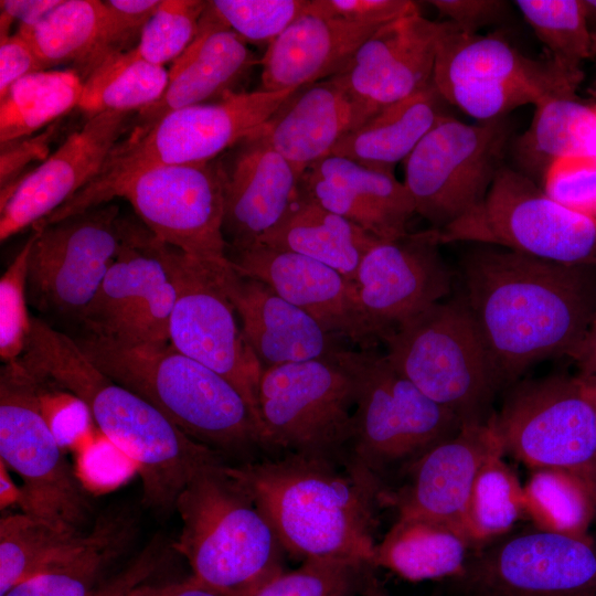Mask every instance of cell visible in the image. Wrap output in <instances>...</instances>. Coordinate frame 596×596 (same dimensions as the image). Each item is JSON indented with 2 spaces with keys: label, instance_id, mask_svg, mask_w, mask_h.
I'll return each instance as SVG.
<instances>
[{
  "label": "cell",
  "instance_id": "49",
  "mask_svg": "<svg viewBox=\"0 0 596 596\" xmlns=\"http://www.w3.org/2000/svg\"><path fill=\"white\" fill-rule=\"evenodd\" d=\"M417 8L409 0H309L308 9L353 23L383 25Z\"/></svg>",
  "mask_w": 596,
  "mask_h": 596
},
{
  "label": "cell",
  "instance_id": "51",
  "mask_svg": "<svg viewBox=\"0 0 596 596\" xmlns=\"http://www.w3.org/2000/svg\"><path fill=\"white\" fill-rule=\"evenodd\" d=\"M437 12L460 31L476 34L485 25L503 18L508 3L501 0H432Z\"/></svg>",
  "mask_w": 596,
  "mask_h": 596
},
{
  "label": "cell",
  "instance_id": "57",
  "mask_svg": "<svg viewBox=\"0 0 596 596\" xmlns=\"http://www.w3.org/2000/svg\"><path fill=\"white\" fill-rule=\"evenodd\" d=\"M157 596H231L216 588H213L195 577L191 576L185 581L159 586Z\"/></svg>",
  "mask_w": 596,
  "mask_h": 596
},
{
  "label": "cell",
  "instance_id": "13",
  "mask_svg": "<svg viewBox=\"0 0 596 596\" xmlns=\"http://www.w3.org/2000/svg\"><path fill=\"white\" fill-rule=\"evenodd\" d=\"M512 131L507 116L477 124L444 116L404 160L416 213L440 230L479 204L504 166Z\"/></svg>",
  "mask_w": 596,
  "mask_h": 596
},
{
  "label": "cell",
  "instance_id": "27",
  "mask_svg": "<svg viewBox=\"0 0 596 596\" xmlns=\"http://www.w3.org/2000/svg\"><path fill=\"white\" fill-rule=\"evenodd\" d=\"M255 64L247 43L204 10L194 40L169 71L166 91L156 103L136 113L130 131H145L173 110L237 93Z\"/></svg>",
  "mask_w": 596,
  "mask_h": 596
},
{
  "label": "cell",
  "instance_id": "32",
  "mask_svg": "<svg viewBox=\"0 0 596 596\" xmlns=\"http://www.w3.org/2000/svg\"><path fill=\"white\" fill-rule=\"evenodd\" d=\"M445 99L433 82L414 95L387 105L345 135L331 156L393 171L446 115Z\"/></svg>",
  "mask_w": 596,
  "mask_h": 596
},
{
  "label": "cell",
  "instance_id": "17",
  "mask_svg": "<svg viewBox=\"0 0 596 596\" xmlns=\"http://www.w3.org/2000/svg\"><path fill=\"white\" fill-rule=\"evenodd\" d=\"M161 242L210 265H226L224 187L217 158L148 170L119 192Z\"/></svg>",
  "mask_w": 596,
  "mask_h": 596
},
{
  "label": "cell",
  "instance_id": "45",
  "mask_svg": "<svg viewBox=\"0 0 596 596\" xmlns=\"http://www.w3.org/2000/svg\"><path fill=\"white\" fill-rule=\"evenodd\" d=\"M365 564L336 558H306L281 571L247 596H355Z\"/></svg>",
  "mask_w": 596,
  "mask_h": 596
},
{
  "label": "cell",
  "instance_id": "60",
  "mask_svg": "<svg viewBox=\"0 0 596 596\" xmlns=\"http://www.w3.org/2000/svg\"><path fill=\"white\" fill-rule=\"evenodd\" d=\"M159 586L140 584L134 587L126 596H157Z\"/></svg>",
  "mask_w": 596,
  "mask_h": 596
},
{
  "label": "cell",
  "instance_id": "61",
  "mask_svg": "<svg viewBox=\"0 0 596 596\" xmlns=\"http://www.w3.org/2000/svg\"><path fill=\"white\" fill-rule=\"evenodd\" d=\"M578 376V375H577ZM583 384H584V387L586 390V393L588 395V397L590 398L594 407H595V411H596V380H592V379H584V377H581L578 376Z\"/></svg>",
  "mask_w": 596,
  "mask_h": 596
},
{
  "label": "cell",
  "instance_id": "23",
  "mask_svg": "<svg viewBox=\"0 0 596 596\" xmlns=\"http://www.w3.org/2000/svg\"><path fill=\"white\" fill-rule=\"evenodd\" d=\"M224 187L227 249L253 246L296 200L301 177L256 129L217 158Z\"/></svg>",
  "mask_w": 596,
  "mask_h": 596
},
{
  "label": "cell",
  "instance_id": "21",
  "mask_svg": "<svg viewBox=\"0 0 596 596\" xmlns=\"http://www.w3.org/2000/svg\"><path fill=\"white\" fill-rule=\"evenodd\" d=\"M504 453L496 413L466 423L409 462L407 480L396 491L385 490L383 505H393L398 519L433 520L464 533L465 511L480 469Z\"/></svg>",
  "mask_w": 596,
  "mask_h": 596
},
{
  "label": "cell",
  "instance_id": "46",
  "mask_svg": "<svg viewBox=\"0 0 596 596\" xmlns=\"http://www.w3.org/2000/svg\"><path fill=\"white\" fill-rule=\"evenodd\" d=\"M32 244L33 233L0 278V358L4 364L23 355L31 332L26 300Z\"/></svg>",
  "mask_w": 596,
  "mask_h": 596
},
{
  "label": "cell",
  "instance_id": "24",
  "mask_svg": "<svg viewBox=\"0 0 596 596\" xmlns=\"http://www.w3.org/2000/svg\"><path fill=\"white\" fill-rule=\"evenodd\" d=\"M439 23L417 7L380 26L356 50L340 76L371 117L433 82Z\"/></svg>",
  "mask_w": 596,
  "mask_h": 596
},
{
  "label": "cell",
  "instance_id": "14",
  "mask_svg": "<svg viewBox=\"0 0 596 596\" xmlns=\"http://www.w3.org/2000/svg\"><path fill=\"white\" fill-rule=\"evenodd\" d=\"M158 247L175 288L169 342L233 384L252 408L260 429L258 387L263 368L246 342L219 279L217 267L224 265L199 262L160 240Z\"/></svg>",
  "mask_w": 596,
  "mask_h": 596
},
{
  "label": "cell",
  "instance_id": "5",
  "mask_svg": "<svg viewBox=\"0 0 596 596\" xmlns=\"http://www.w3.org/2000/svg\"><path fill=\"white\" fill-rule=\"evenodd\" d=\"M297 89L242 91L173 110L145 131H129L91 182L38 225L45 226L108 203L128 182L148 170L219 158L262 127Z\"/></svg>",
  "mask_w": 596,
  "mask_h": 596
},
{
  "label": "cell",
  "instance_id": "31",
  "mask_svg": "<svg viewBox=\"0 0 596 596\" xmlns=\"http://www.w3.org/2000/svg\"><path fill=\"white\" fill-rule=\"evenodd\" d=\"M379 241L300 189L281 221L257 244L307 256L354 281L364 255Z\"/></svg>",
  "mask_w": 596,
  "mask_h": 596
},
{
  "label": "cell",
  "instance_id": "10",
  "mask_svg": "<svg viewBox=\"0 0 596 596\" xmlns=\"http://www.w3.org/2000/svg\"><path fill=\"white\" fill-rule=\"evenodd\" d=\"M356 377V400L345 454L379 478L387 468L412 462L464 425L402 375L373 349H348Z\"/></svg>",
  "mask_w": 596,
  "mask_h": 596
},
{
  "label": "cell",
  "instance_id": "29",
  "mask_svg": "<svg viewBox=\"0 0 596 596\" xmlns=\"http://www.w3.org/2000/svg\"><path fill=\"white\" fill-rule=\"evenodd\" d=\"M379 28L330 18L307 7L268 44L260 61V89L300 88L342 73Z\"/></svg>",
  "mask_w": 596,
  "mask_h": 596
},
{
  "label": "cell",
  "instance_id": "54",
  "mask_svg": "<svg viewBox=\"0 0 596 596\" xmlns=\"http://www.w3.org/2000/svg\"><path fill=\"white\" fill-rule=\"evenodd\" d=\"M62 0H1V13L8 15L13 21L18 20L19 25L31 26L41 21Z\"/></svg>",
  "mask_w": 596,
  "mask_h": 596
},
{
  "label": "cell",
  "instance_id": "9",
  "mask_svg": "<svg viewBox=\"0 0 596 596\" xmlns=\"http://www.w3.org/2000/svg\"><path fill=\"white\" fill-rule=\"evenodd\" d=\"M434 231L439 244L493 245L561 264L596 265V219L558 204L505 164L479 204Z\"/></svg>",
  "mask_w": 596,
  "mask_h": 596
},
{
  "label": "cell",
  "instance_id": "8",
  "mask_svg": "<svg viewBox=\"0 0 596 596\" xmlns=\"http://www.w3.org/2000/svg\"><path fill=\"white\" fill-rule=\"evenodd\" d=\"M583 73L550 57H529L502 35L469 34L439 23L433 84L445 99L479 121L535 107L556 97H575Z\"/></svg>",
  "mask_w": 596,
  "mask_h": 596
},
{
  "label": "cell",
  "instance_id": "12",
  "mask_svg": "<svg viewBox=\"0 0 596 596\" xmlns=\"http://www.w3.org/2000/svg\"><path fill=\"white\" fill-rule=\"evenodd\" d=\"M0 460L22 479V512L84 532L91 505L43 416L38 380L21 359L0 371Z\"/></svg>",
  "mask_w": 596,
  "mask_h": 596
},
{
  "label": "cell",
  "instance_id": "34",
  "mask_svg": "<svg viewBox=\"0 0 596 596\" xmlns=\"http://www.w3.org/2000/svg\"><path fill=\"white\" fill-rule=\"evenodd\" d=\"M470 545L461 531L446 523L397 518L376 543L372 565L411 582L454 579L465 571Z\"/></svg>",
  "mask_w": 596,
  "mask_h": 596
},
{
  "label": "cell",
  "instance_id": "43",
  "mask_svg": "<svg viewBox=\"0 0 596 596\" xmlns=\"http://www.w3.org/2000/svg\"><path fill=\"white\" fill-rule=\"evenodd\" d=\"M206 4L203 0H161L131 49L135 56L160 66L174 62L194 40Z\"/></svg>",
  "mask_w": 596,
  "mask_h": 596
},
{
  "label": "cell",
  "instance_id": "33",
  "mask_svg": "<svg viewBox=\"0 0 596 596\" xmlns=\"http://www.w3.org/2000/svg\"><path fill=\"white\" fill-rule=\"evenodd\" d=\"M166 274L158 238L143 224L130 221L123 246L81 322L88 333L114 337Z\"/></svg>",
  "mask_w": 596,
  "mask_h": 596
},
{
  "label": "cell",
  "instance_id": "50",
  "mask_svg": "<svg viewBox=\"0 0 596 596\" xmlns=\"http://www.w3.org/2000/svg\"><path fill=\"white\" fill-rule=\"evenodd\" d=\"M58 130L56 123L47 126L39 135H31L1 143L0 187L8 190L24 177L30 163L43 162L50 155V145Z\"/></svg>",
  "mask_w": 596,
  "mask_h": 596
},
{
  "label": "cell",
  "instance_id": "53",
  "mask_svg": "<svg viewBox=\"0 0 596 596\" xmlns=\"http://www.w3.org/2000/svg\"><path fill=\"white\" fill-rule=\"evenodd\" d=\"M161 0H107L115 25L126 45L139 38Z\"/></svg>",
  "mask_w": 596,
  "mask_h": 596
},
{
  "label": "cell",
  "instance_id": "56",
  "mask_svg": "<svg viewBox=\"0 0 596 596\" xmlns=\"http://www.w3.org/2000/svg\"><path fill=\"white\" fill-rule=\"evenodd\" d=\"M570 358L578 368V376L596 380V316L584 339Z\"/></svg>",
  "mask_w": 596,
  "mask_h": 596
},
{
  "label": "cell",
  "instance_id": "18",
  "mask_svg": "<svg viewBox=\"0 0 596 596\" xmlns=\"http://www.w3.org/2000/svg\"><path fill=\"white\" fill-rule=\"evenodd\" d=\"M453 581L464 596H596V546L536 528L468 557Z\"/></svg>",
  "mask_w": 596,
  "mask_h": 596
},
{
  "label": "cell",
  "instance_id": "7",
  "mask_svg": "<svg viewBox=\"0 0 596 596\" xmlns=\"http://www.w3.org/2000/svg\"><path fill=\"white\" fill-rule=\"evenodd\" d=\"M389 362L462 424L487 419L501 389L461 294L439 301L381 338Z\"/></svg>",
  "mask_w": 596,
  "mask_h": 596
},
{
  "label": "cell",
  "instance_id": "36",
  "mask_svg": "<svg viewBox=\"0 0 596 596\" xmlns=\"http://www.w3.org/2000/svg\"><path fill=\"white\" fill-rule=\"evenodd\" d=\"M130 531L128 519L99 518L76 550L3 596H94L102 575L126 546Z\"/></svg>",
  "mask_w": 596,
  "mask_h": 596
},
{
  "label": "cell",
  "instance_id": "55",
  "mask_svg": "<svg viewBox=\"0 0 596 596\" xmlns=\"http://www.w3.org/2000/svg\"><path fill=\"white\" fill-rule=\"evenodd\" d=\"M151 566L152 563L148 558H140L117 579L99 588L94 596H126L148 576Z\"/></svg>",
  "mask_w": 596,
  "mask_h": 596
},
{
  "label": "cell",
  "instance_id": "41",
  "mask_svg": "<svg viewBox=\"0 0 596 596\" xmlns=\"http://www.w3.org/2000/svg\"><path fill=\"white\" fill-rule=\"evenodd\" d=\"M502 456L490 458L472 486L462 523L471 545L504 534L525 513L523 486Z\"/></svg>",
  "mask_w": 596,
  "mask_h": 596
},
{
  "label": "cell",
  "instance_id": "58",
  "mask_svg": "<svg viewBox=\"0 0 596 596\" xmlns=\"http://www.w3.org/2000/svg\"><path fill=\"white\" fill-rule=\"evenodd\" d=\"M21 488L17 487L8 472L7 466L0 460V505L1 510L11 504L20 503Z\"/></svg>",
  "mask_w": 596,
  "mask_h": 596
},
{
  "label": "cell",
  "instance_id": "35",
  "mask_svg": "<svg viewBox=\"0 0 596 596\" xmlns=\"http://www.w3.org/2000/svg\"><path fill=\"white\" fill-rule=\"evenodd\" d=\"M509 150L517 170L533 181L541 180L556 159L584 156L596 159V106L575 97H556L535 107L530 127L515 138Z\"/></svg>",
  "mask_w": 596,
  "mask_h": 596
},
{
  "label": "cell",
  "instance_id": "30",
  "mask_svg": "<svg viewBox=\"0 0 596 596\" xmlns=\"http://www.w3.org/2000/svg\"><path fill=\"white\" fill-rule=\"evenodd\" d=\"M17 33L46 68L74 63L85 78L125 47L107 6L98 0H62L38 23L19 25Z\"/></svg>",
  "mask_w": 596,
  "mask_h": 596
},
{
  "label": "cell",
  "instance_id": "26",
  "mask_svg": "<svg viewBox=\"0 0 596 596\" xmlns=\"http://www.w3.org/2000/svg\"><path fill=\"white\" fill-rule=\"evenodd\" d=\"M300 189L327 210L360 226L380 241L408 234L414 201L393 171L329 156L301 177Z\"/></svg>",
  "mask_w": 596,
  "mask_h": 596
},
{
  "label": "cell",
  "instance_id": "22",
  "mask_svg": "<svg viewBox=\"0 0 596 596\" xmlns=\"http://www.w3.org/2000/svg\"><path fill=\"white\" fill-rule=\"evenodd\" d=\"M238 273L259 279L342 340L373 349L379 341L361 307L356 285L307 256L263 244L227 249Z\"/></svg>",
  "mask_w": 596,
  "mask_h": 596
},
{
  "label": "cell",
  "instance_id": "52",
  "mask_svg": "<svg viewBox=\"0 0 596 596\" xmlns=\"http://www.w3.org/2000/svg\"><path fill=\"white\" fill-rule=\"evenodd\" d=\"M47 70L29 42L17 32L0 42V97L20 78Z\"/></svg>",
  "mask_w": 596,
  "mask_h": 596
},
{
  "label": "cell",
  "instance_id": "38",
  "mask_svg": "<svg viewBox=\"0 0 596 596\" xmlns=\"http://www.w3.org/2000/svg\"><path fill=\"white\" fill-rule=\"evenodd\" d=\"M88 532L56 526L28 513L0 520V596L76 550Z\"/></svg>",
  "mask_w": 596,
  "mask_h": 596
},
{
  "label": "cell",
  "instance_id": "47",
  "mask_svg": "<svg viewBox=\"0 0 596 596\" xmlns=\"http://www.w3.org/2000/svg\"><path fill=\"white\" fill-rule=\"evenodd\" d=\"M541 188L558 204L596 219V159L570 156L554 160L542 175Z\"/></svg>",
  "mask_w": 596,
  "mask_h": 596
},
{
  "label": "cell",
  "instance_id": "42",
  "mask_svg": "<svg viewBox=\"0 0 596 596\" xmlns=\"http://www.w3.org/2000/svg\"><path fill=\"white\" fill-rule=\"evenodd\" d=\"M515 7L558 63L579 68L593 56V33L583 0H517Z\"/></svg>",
  "mask_w": 596,
  "mask_h": 596
},
{
  "label": "cell",
  "instance_id": "39",
  "mask_svg": "<svg viewBox=\"0 0 596 596\" xmlns=\"http://www.w3.org/2000/svg\"><path fill=\"white\" fill-rule=\"evenodd\" d=\"M525 513L544 531L588 539L596 479L562 468L534 469L523 486Z\"/></svg>",
  "mask_w": 596,
  "mask_h": 596
},
{
  "label": "cell",
  "instance_id": "62",
  "mask_svg": "<svg viewBox=\"0 0 596 596\" xmlns=\"http://www.w3.org/2000/svg\"><path fill=\"white\" fill-rule=\"evenodd\" d=\"M361 596H389L384 590L380 589L376 586H371L365 589Z\"/></svg>",
  "mask_w": 596,
  "mask_h": 596
},
{
  "label": "cell",
  "instance_id": "3",
  "mask_svg": "<svg viewBox=\"0 0 596 596\" xmlns=\"http://www.w3.org/2000/svg\"><path fill=\"white\" fill-rule=\"evenodd\" d=\"M22 362L35 374L77 396L98 430L140 473L143 502L157 511L174 509L188 481L221 461L216 450L171 423L143 397L98 370L74 339L32 317Z\"/></svg>",
  "mask_w": 596,
  "mask_h": 596
},
{
  "label": "cell",
  "instance_id": "6",
  "mask_svg": "<svg viewBox=\"0 0 596 596\" xmlns=\"http://www.w3.org/2000/svg\"><path fill=\"white\" fill-rule=\"evenodd\" d=\"M174 549L192 576L231 596H247L284 571L277 534L222 461L200 469L179 493Z\"/></svg>",
  "mask_w": 596,
  "mask_h": 596
},
{
  "label": "cell",
  "instance_id": "59",
  "mask_svg": "<svg viewBox=\"0 0 596 596\" xmlns=\"http://www.w3.org/2000/svg\"><path fill=\"white\" fill-rule=\"evenodd\" d=\"M583 6L587 24L592 31V28L596 29V0H583Z\"/></svg>",
  "mask_w": 596,
  "mask_h": 596
},
{
  "label": "cell",
  "instance_id": "40",
  "mask_svg": "<svg viewBox=\"0 0 596 596\" xmlns=\"http://www.w3.org/2000/svg\"><path fill=\"white\" fill-rule=\"evenodd\" d=\"M169 72L135 56L115 53L86 78L78 108L87 118L104 111L137 113L156 103L169 84Z\"/></svg>",
  "mask_w": 596,
  "mask_h": 596
},
{
  "label": "cell",
  "instance_id": "11",
  "mask_svg": "<svg viewBox=\"0 0 596 596\" xmlns=\"http://www.w3.org/2000/svg\"><path fill=\"white\" fill-rule=\"evenodd\" d=\"M263 370L258 415L264 447L306 455L345 454L356 377L345 351Z\"/></svg>",
  "mask_w": 596,
  "mask_h": 596
},
{
  "label": "cell",
  "instance_id": "2",
  "mask_svg": "<svg viewBox=\"0 0 596 596\" xmlns=\"http://www.w3.org/2000/svg\"><path fill=\"white\" fill-rule=\"evenodd\" d=\"M226 469L266 517L285 552L372 565L385 487L339 456L287 453Z\"/></svg>",
  "mask_w": 596,
  "mask_h": 596
},
{
  "label": "cell",
  "instance_id": "19",
  "mask_svg": "<svg viewBox=\"0 0 596 596\" xmlns=\"http://www.w3.org/2000/svg\"><path fill=\"white\" fill-rule=\"evenodd\" d=\"M439 245L432 227L379 241L364 255L354 283L377 340L450 292L451 274Z\"/></svg>",
  "mask_w": 596,
  "mask_h": 596
},
{
  "label": "cell",
  "instance_id": "28",
  "mask_svg": "<svg viewBox=\"0 0 596 596\" xmlns=\"http://www.w3.org/2000/svg\"><path fill=\"white\" fill-rule=\"evenodd\" d=\"M370 117L338 74L298 88L259 130L302 175Z\"/></svg>",
  "mask_w": 596,
  "mask_h": 596
},
{
  "label": "cell",
  "instance_id": "20",
  "mask_svg": "<svg viewBox=\"0 0 596 596\" xmlns=\"http://www.w3.org/2000/svg\"><path fill=\"white\" fill-rule=\"evenodd\" d=\"M136 113L104 111L88 117L78 130L43 162L0 194V240L42 222L98 173Z\"/></svg>",
  "mask_w": 596,
  "mask_h": 596
},
{
  "label": "cell",
  "instance_id": "44",
  "mask_svg": "<svg viewBox=\"0 0 596 596\" xmlns=\"http://www.w3.org/2000/svg\"><path fill=\"white\" fill-rule=\"evenodd\" d=\"M309 4V0H212L205 12L246 43H272Z\"/></svg>",
  "mask_w": 596,
  "mask_h": 596
},
{
  "label": "cell",
  "instance_id": "15",
  "mask_svg": "<svg viewBox=\"0 0 596 596\" xmlns=\"http://www.w3.org/2000/svg\"><path fill=\"white\" fill-rule=\"evenodd\" d=\"M130 221L104 203L33 228L28 299L79 322L116 259Z\"/></svg>",
  "mask_w": 596,
  "mask_h": 596
},
{
  "label": "cell",
  "instance_id": "1",
  "mask_svg": "<svg viewBox=\"0 0 596 596\" xmlns=\"http://www.w3.org/2000/svg\"><path fill=\"white\" fill-rule=\"evenodd\" d=\"M461 296L500 387L576 350L596 316V265H570L478 244L460 259Z\"/></svg>",
  "mask_w": 596,
  "mask_h": 596
},
{
  "label": "cell",
  "instance_id": "16",
  "mask_svg": "<svg viewBox=\"0 0 596 596\" xmlns=\"http://www.w3.org/2000/svg\"><path fill=\"white\" fill-rule=\"evenodd\" d=\"M497 419L504 451L532 470L562 468L596 479V411L578 376L519 384Z\"/></svg>",
  "mask_w": 596,
  "mask_h": 596
},
{
  "label": "cell",
  "instance_id": "63",
  "mask_svg": "<svg viewBox=\"0 0 596 596\" xmlns=\"http://www.w3.org/2000/svg\"><path fill=\"white\" fill-rule=\"evenodd\" d=\"M593 33V56H596V32Z\"/></svg>",
  "mask_w": 596,
  "mask_h": 596
},
{
  "label": "cell",
  "instance_id": "37",
  "mask_svg": "<svg viewBox=\"0 0 596 596\" xmlns=\"http://www.w3.org/2000/svg\"><path fill=\"white\" fill-rule=\"evenodd\" d=\"M83 84L76 70H44L17 81L0 97V142L34 135L77 107Z\"/></svg>",
  "mask_w": 596,
  "mask_h": 596
},
{
  "label": "cell",
  "instance_id": "48",
  "mask_svg": "<svg viewBox=\"0 0 596 596\" xmlns=\"http://www.w3.org/2000/svg\"><path fill=\"white\" fill-rule=\"evenodd\" d=\"M34 375L43 416L61 446L83 445L93 434V418L87 406L71 392Z\"/></svg>",
  "mask_w": 596,
  "mask_h": 596
},
{
  "label": "cell",
  "instance_id": "25",
  "mask_svg": "<svg viewBox=\"0 0 596 596\" xmlns=\"http://www.w3.org/2000/svg\"><path fill=\"white\" fill-rule=\"evenodd\" d=\"M216 272L263 370L328 359L347 349L341 338L264 281L238 273L230 262Z\"/></svg>",
  "mask_w": 596,
  "mask_h": 596
},
{
  "label": "cell",
  "instance_id": "4",
  "mask_svg": "<svg viewBox=\"0 0 596 596\" xmlns=\"http://www.w3.org/2000/svg\"><path fill=\"white\" fill-rule=\"evenodd\" d=\"M73 339L98 370L194 440L214 450L264 447L258 422L234 385L170 342L130 344L88 332Z\"/></svg>",
  "mask_w": 596,
  "mask_h": 596
}]
</instances>
